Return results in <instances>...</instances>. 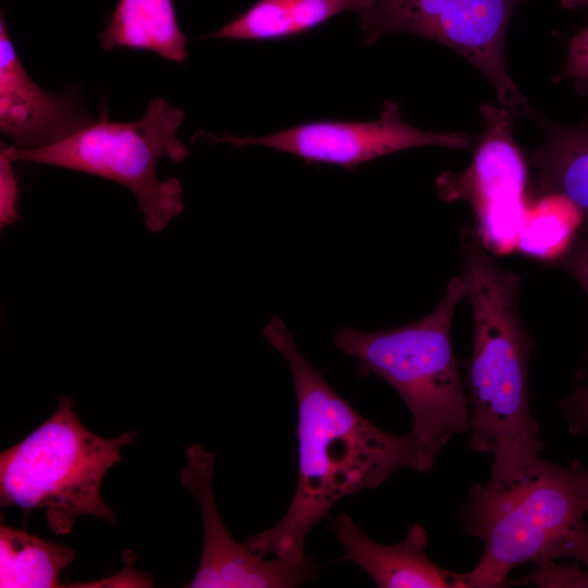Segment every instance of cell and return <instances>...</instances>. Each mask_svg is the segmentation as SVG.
Returning a JSON list of instances; mask_svg holds the SVG:
<instances>
[{"label": "cell", "instance_id": "1", "mask_svg": "<svg viewBox=\"0 0 588 588\" xmlns=\"http://www.w3.org/2000/svg\"><path fill=\"white\" fill-rule=\"evenodd\" d=\"M262 338L283 356L293 378L298 480L282 519L244 546L301 564L307 559V535L340 499L377 488L402 468L429 471L433 463L411 433L382 430L340 396L302 354L281 318L266 324Z\"/></svg>", "mask_w": 588, "mask_h": 588}, {"label": "cell", "instance_id": "2", "mask_svg": "<svg viewBox=\"0 0 588 588\" xmlns=\"http://www.w3.org/2000/svg\"><path fill=\"white\" fill-rule=\"evenodd\" d=\"M588 469L558 465L540 452L492 463L487 482L471 487L460 515L482 543L469 588L506 587L519 564L571 559L588 568Z\"/></svg>", "mask_w": 588, "mask_h": 588}, {"label": "cell", "instance_id": "3", "mask_svg": "<svg viewBox=\"0 0 588 588\" xmlns=\"http://www.w3.org/2000/svg\"><path fill=\"white\" fill-rule=\"evenodd\" d=\"M462 268L474 316L465 380L471 407L469 448L504 462L540 452V425L529 406L528 365L536 344L518 308L520 275L501 268L477 231L460 233Z\"/></svg>", "mask_w": 588, "mask_h": 588}, {"label": "cell", "instance_id": "4", "mask_svg": "<svg viewBox=\"0 0 588 588\" xmlns=\"http://www.w3.org/2000/svg\"><path fill=\"white\" fill-rule=\"evenodd\" d=\"M466 297L458 275L425 318L383 331L340 328L334 345L358 360L357 373L385 380L411 415V434L434 464L455 434L469 430V402L453 350L451 329L456 307Z\"/></svg>", "mask_w": 588, "mask_h": 588}, {"label": "cell", "instance_id": "5", "mask_svg": "<svg viewBox=\"0 0 588 588\" xmlns=\"http://www.w3.org/2000/svg\"><path fill=\"white\" fill-rule=\"evenodd\" d=\"M74 400L62 396L54 413L26 438L0 454V500L25 514L45 509L54 535L71 532L84 515L117 524L101 498L105 474L122 460V448L136 437L91 432L78 419Z\"/></svg>", "mask_w": 588, "mask_h": 588}, {"label": "cell", "instance_id": "6", "mask_svg": "<svg viewBox=\"0 0 588 588\" xmlns=\"http://www.w3.org/2000/svg\"><path fill=\"white\" fill-rule=\"evenodd\" d=\"M184 111L166 99H151L135 122H112L106 115L70 136L42 148L1 151L11 161L61 167L101 176L128 187L150 232L163 231L184 209L182 186L171 177L158 180L162 157L186 159L188 147L176 136Z\"/></svg>", "mask_w": 588, "mask_h": 588}, {"label": "cell", "instance_id": "7", "mask_svg": "<svg viewBox=\"0 0 588 588\" xmlns=\"http://www.w3.org/2000/svg\"><path fill=\"white\" fill-rule=\"evenodd\" d=\"M528 0H370L359 16L364 44L391 33L418 35L456 51L492 84L498 103L516 118L532 107L511 78L505 60L507 27Z\"/></svg>", "mask_w": 588, "mask_h": 588}, {"label": "cell", "instance_id": "8", "mask_svg": "<svg viewBox=\"0 0 588 588\" xmlns=\"http://www.w3.org/2000/svg\"><path fill=\"white\" fill-rule=\"evenodd\" d=\"M479 112L485 127L471 163L465 171L442 173L436 185L443 200L469 204L476 231L490 252L507 254L517 249L527 215V164L512 135L516 118L511 111L485 102Z\"/></svg>", "mask_w": 588, "mask_h": 588}, {"label": "cell", "instance_id": "9", "mask_svg": "<svg viewBox=\"0 0 588 588\" xmlns=\"http://www.w3.org/2000/svg\"><path fill=\"white\" fill-rule=\"evenodd\" d=\"M213 142L235 147L264 146L297 156L308 164L324 163L345 169L405 149L441 146L463 149L477 136L464 132L425 131L406 123L400 103L385 100L378 120L350 122L320 120L291 126L266 136H212Z\"/></svg>", "mask_w": 588, "mask_h": 588}, {"label": "cell", "instance_id": "10", "mask_svg": "<svg viewBox=\"0 0 588 588\" xmlns=\"http://www.w3.org/2000/svg\"><path fill=\"white\" fill-rule=\"evenodd\" d=\"M181 483L199 504L204 524L201 559L189 588H291L318 577V565L307 556L295 564L266 559L237 543L225 528L213 495L216 458L199 444L191 445Z\"/></svg>", "mask_w": 588, "mask_h": 588}, {"label": "cell", "instance_id": "11", "mask_svg": "<svg viewBox=\"0 0 588 588\" xmlns=\"http://www.w3.org/2000/svg\"><path fill=\"white\" fill-rule=\"evenodd\" d=\"M68 93L51 94L27 74L0 21V130L14 147L30 150L52 145L95 122Z\"/></svg>", "mask_w": 588, "mask_h": 588}, {"label": "cell", "instance_id": "12", "mask_svg": "<svg viewBox=\"0 0 588 588\" xmlns=\"http://www.w3.org/2000/svg\"><path fill=\"white\" fill-rule=\"evenodd\" d=\"M331 527L344 559L362 567L379 588H469L467 573L448 571L428 558V532L419 524L394 546L376 542L345 513Z\"/></svg>", "mask_w": 588, "mask_h": 588}, {"label": "cell", "instance_id": "13", "mask_svg": "<svg viewBox=\"0 0 588 588\" xmlns=\"http://www.w3.org/2000/svg\"><path fill=\"white\" fill-rule=\"evenodd\" d=\"M527 119L544 136L528 155L541 192L567 197L581 215L579 237L588 236V118L578 125H563L532 108Z\"/></svg>", "mask_w": 588, "mask_h": 588}, {"label": "cell", "instance_id": "14", "mask_svg": "<svg viewBox=\"0 0 588 588\" xmlns=\"http://www.w3.org/2000/svg\"><path fill=\"white\" fill-rule=\"evenodd\" d=\"M370 0H257L208 37L269 41L307 33L343 12L363 15Z\"/></svg>", "mask_w": 588, "mask_h": 588}, {"label": "cell", "instance_id": "15", "mask_svg": "<svg viewBox=\"0 0 588 588\" xmlns=\"http://www.w3.org/2000/svg\"><path fill=\"white\" fill-rule=\"evenodd\" d=\"M99 37L105 49L148 50L177 63L187 59L188 39L172 0H119Z\"/></svg>", "mask_w": 588, "mask_h": 588}, {"label": "cell", "instance_id": "16", "mask_svg": "<svg viewBox=\"0 0 588 588\" xmlns=\"http://www.w3.org/2000/svg\"><path fill=\"white\" fill-rule=\"evenodd\" d=\"M76 556V551L28 534L0 526V587H59V576Z\"/></svg>", "mask_w": 588, "mask_h": 588}, {"label": "cell", "instance_id": "17", "mask_svg": "<svg viewBox=\"0 0 588 588\" xmlns=\"http://www.w3.org/2000/svg\"><path fill=\"white\" fill-rule=\"evenodd\" d=\"M581 215L564 195L546 194L527 210L517 249L540 259L560 260L579 237Z\"/></svg>", "mask_w": 588, "mask_h": 588}, {"label": "cell", "instance_id": "18", "mask_svg": "<svg viewBox=\"0 0 588 588\" xmlns=\"http://www.w3.org/2000/svg\"><path fill=\"white\" fill-rule=\"evenodd\" d=\"M515 585L540 588H588V568L549 561L538 564L532 572L522 578L506 580V587Z\"/></svg>", "mask_w": 588, "mask_h": 588}, {"label": "cell", "instance_id": "19", "mask_svg": "<svg viewBox=\"0 0 588 588\" xmlns=\"http://www.w3.org/2000/svg\"><path fill=\"white\" fill-rule=\"evenodd\" d=\"M567 59L554 82L573 79L578 91L588 96V26L569 39Z\"/></svg>", "mask_w": 588, "mask_h": 588}, {"label": "cell", "instance_id": "20", "mask_svg": "<svg viewBox=\"0 0 588 588\" xmlns=\"http://www.w3.org/2000/svg\"><path fill=\"white\" fill-rule=\"evenodd\" d=\"M558 406L572 434H588V383L577 385Z\"/></svg>", "mask_w": 588, "mask_h": 588}, {"label": "cell", "instance_id": "21", "mask_svg": "<svg viewBox=\"0 0 588 588\" xmlns=\"http://www.w3.org/2000/svg\"><path fill=\"white\" fill-rule=\"evenodd\" d=\"M559 266L577 280L588 296V236L578 237Z\"/></svg>", "mask_w": 588, "mask_h": 588}, {"label": "cell", "instance_id": "22", "mask_svg": "<svg viewBox=\"0 0 588 588\" xmlns=\"http://www.w3.org/2000/svg\"><path fill=\"white\" fill-rule=\"evenodd\" d=\"M11 161L1 151V223L9 224L16 218L15 203L17 198L16 182L11 169Z\"/></svg>", "mask_w": 588, "mask_h": 588}, {"label": "cell", "instance_id": "23", "mask_svg": "<svg viewBox=\"0 0 588 588\" xmlns=\"http://www.w3.org/2000/svg\"><path fill=\"white\" fill-rule=\"evenodd\" d=\"M565 9L588 8V0H560Z\"/></svg>", "mask_w": 588, "mask_h": 588}]
</instances>
